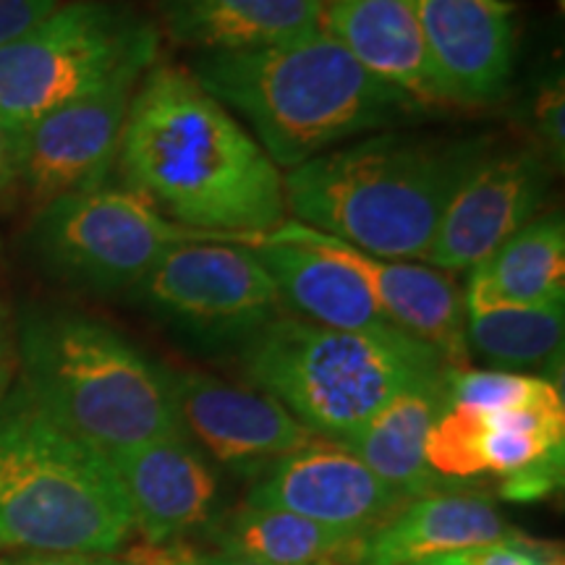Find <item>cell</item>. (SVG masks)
<instances>
[{"label":"cell","instance_id":"obj_24","mask_svg":"<svg viewBox=\"0 0 565 565\" xmlns=\"http://www.w3.org/2000/svg\"><path fill=\"white\" fill-rule=\"evenodd\" d=\"M366 536L288 511L244 505L223 521L217 545L270 565H362Z\"/></svg>","mask_w":565,"mask_h":565},{"label":"cell","instance_id":"obj_23","mask_svg":"<svg viewBox=\"0 0 565 565\" xmlns=\"http://www.w3.org/2000/svg\"><path fill=\"white\" fill-rule=\"evenodd\" d=\"M463 299L536 307L565 301V223L561 212L536 215L482 265L469 270Z\"/></svg>","mask_w":565,"mask_h":565},{"label":"cell","instance_id":"obj_11","mask_svg":"<svg viewBox=\"0 0 565 565\" xmlns=\"http://www.w3.org/2000/svg\"><path fill=\"white\" fill-rule=\"evenodd\" d=\"M171 385L183 437L238 477H263L280 458L317 440L307 424L263 391L200 372H171Z\"/></svg>","mask_w":565,"mask_h":565},{"label":"cell","instance_id":"obj_10","mask_svg":"<svg viewBox=\"0 0 565 565\" xmlns=\"http://www.w3.org/2000/svg\"><path fill=\"white\" fill-rule=\"evenodd\" d=\"M563 395L505 412H477L445 401L427 437V463L445 484L494 475L511 500L553 492L563 477Z\"/></svg>","mask_w":565,"mask_h":565},{"label":"cell","instance_id":"obj_16","mask_svg":"<svg viewBox=\"0 0 565 565\" xmlns=\"http://www.w3.org/2000/svg\"><path fill=\"white\" fill-rule=\"evenodd\" d=\"M422 38L445 105L500 103L515 63L511 0H414Z\"/></svg>","mask_w":565,"mask_h":565},{"label":"cell","instance_id":"obj_33","mask_svg":"<svg viewBox=\"0 0 565 565\" xmlns=\"http://www.w3.org/2000/svg\"><path fill=\"white\" fill-rule=\"evenodd\" d=\"M200 565H270L265 561H257V557L242 555V553H228V550H221V553L200 557Z\"/></svg>","mask_w":565,"mask_h":565},{"label":"cell","instance_id":"obj_9","mask_svg":"<svg viewBox=\"0 0 565 565\" xmlns=\"http://www.w3.org/2000/svg\"><path fill=\"white\" fill-rule=\"evenodd\" d=\"M139 309L202 351H246L286 315L278 288L254 252L233 242L168 249L131 288Z\"/></svg>","mask_w":565,"mask_h":565},{"label":"cell","instance_id":"obj_29","mask_svg":"<svg viewBox=\"0 0 565 565\" xmlns=\"http://www.w3.org/2000/svg\"><path fill=\"white\" fill-rule=\"evenodd\" d=\"M58 6L61 0H0V47L38 26Z\"/></svg>","mask_w":565,"mask_h":565},{"label":"cell","instance_id":"obj_13","mask_svg":"<svg viewBox=\"0 0 565 565\" xmlns=\"http://www.w3.org/2000/svg\"><path fill=\"white\" fill-rule=\"evenodd\" d=\"M553 166L540 150L487 152L445 210L427 265L469 273L534 221L553 186Z\"/></svg>","mask_w":565,"mask_h":565},{"label":"cell","instance_id":"obj_1","mask_svg":"<svg viewBox=\"0 0 565 565\" xmlns=\"http://www.w3.org/2000/svg\"><path fill=\"white\" fill-rule=\"evenodd\" d=\"M121 186L181 228L231 242L286 221L282 171L186 68L152 63L118 145Z\"/></svg>","mask_w":565,"mask_h":565},{"label":"cell","instance_id":"obj_2","mask_svg":"<svg viewBox=\"0 0 565 565\" xmlns=\"http://www.w3.org/2000/svg\"><path fill=\"white\" fill-rule=\"evenodd\" d=\"M186 71L242 118L282 173L429 113L370 74L324 30L254 51L194 53Z\"/></svg>","mask_w":565,"mask_h":565},{"label":"cell","instance_id":"obj_14","mask_svg":"<svg viewBox=\"0 0 565 565\" xmlns=\"http://www.w3.org/2000/svg\"><path fill=\"white\" fill-rule=\"evenodd\" d=\"M267 236L312 246L338 259L359 275L395 328L435 349L454 370L469 366V349L463 338V294L448 278V273L433 265L372 257L291 217L267 231Z\"/></svg>","mask_w":565,"mask_h":565},{"label":"cell","instance_id":"obj_19","mask_svg":"<svg viewBox=\"0 0 565 565\" xmlns=\"http://www.w3.org/2000/svg\"><path fill=\"white\" fill-rule=\"evenodd\" d=\"M270 275L282 307L301 320L335 330H398L349 267L296 242L252 236L244 242ZM404 333V330H401Z\"/></svg>","mask_w":565,"mask_h":565},{"label":"cell","instance_id":"obj_21","mask_svg":"<svg viewBox=\"0 0 565 565\" xmlns=\"http://www.w3.org/2000/svg\"><path fill=\"white\" fill-rule=\"evenodd\" d=\"M521 536L487 498L433 492L408 500L366 536L362 565H422L435 555Z\"/></svg>","mask_w":565,"mask_h":565},{"label":"cell","instance_id":"obj_6","mask_svg":"<svg viewBox=\"0 0 565 565\" xmlns=\"http://www.w3.org/2000/svg\"><path fill=\"white\" fill-rule=\"evenodd\" d=\"M244 370L317 437L345 443L401 391L448 364L401 330H335L280 315L246 345Z\"/></svg>","mask_w":565,"mask_h":565},{"label":"cell","instance_id":"obj_4","mask_svg":"<svg viewBox=\"0 0 565 565\" xmlns=\"http://www.w3.org/2000/svg\"><path fill=\"white\" fill-rule=\"evenodd\" d=\"M21 387L68 435L113 458L181 437L171 370L95 317L32 309L19 324Z\"/></svg>","mask_w":565,"mask_h":565},{"label":"cell","instance_id":"obj_20","mask_svg":"<svg viewBox=\"0 0 565 565\" xmlns=\"http://www.w3.org/2000/svg\"><path fill=\"white\" fill-rule=\"evenodd\" d=\"M158 13L189 51L233 53L322 32L324 0H158Z\"/></svg>","mask_w":565,"mask_h":565},{"label":"cell","instance_id":"obj_17","mask_svg":"<svg viewBox=\"0 0 565 565\" xmlns=\"http://www.w3.org/2000/svg\"><path fill=\"white\" fill-rule=\"evenodd\" d=\"M129 498L134 526L150 547H166L210 521L217 477L186 437L152 440L108 458Z\"/></svg>","mask_w":565,"mask_h":565},{"label":"cell","instance_id":"obj_27","mask_svg":"<svg viewBox=\"0 0 565 565\" xmlns=\"http://www.w3.org/2000/svg\"><path fill=\"white\" fill-rule=\"evenodd\" d=\"M565 92L563 76H555L536 89L534 97V129L542 139V152L547 162L561 171L565 160Z\"/></svg>","mask_w":565,"mask_h":565},{"label":"cell","instance_id":"obj_31","mask_svg":"<svg viewBox=\"0 0 565 565\" xmlns=\"http://www.w3.org/2000/svg\"><path fill=\"white\" fill-rule=\"evenodd\" d=\"M19 175V131L0 121V189Z\"/></svg>","mask_w":565,"mask_h":565},{"label":"cell","instance_id":"obj_7","mask_svg":"<svg viewBox=\"0 0 565 565\" xmlns=\"http://www.w3.org/2000/svg\"><path fill=\"white\" fill-rule=\"evenodd\" d=\"M160 30L118 0H71L0 47V121L26 129L61 105L141 79L158 63Z\"/></svg>","mask_w":565,"mask_h":565},{"label":"cell","instance_id":"obj_22","mask_svg":"<svg viewBox=\"0 0 565 565\" xmlns=\"http://www.w3.org/2000/svg\"><path fill=\"white\" fill-rule=\"evenodd\" d=\"M445 372L419 380L380 408L356 435L341 443L356 454L387 487L408 500L448 487L427 463V437L448 393Z\"/></svg>","mask_w":565,"mask_h":565},{"label":"cell","instance_id":"obj_5","mask_svg":"<svg viewBox=\"0 0 565 565\" xmlns=\"http://www.w3.org/2000/svg\"><path fill=\"white\" fill-rule=\"evenodd\" d=\"M134 515L100 450L68 435L24 387L0 401V547L110 555Z\"/></svg>","mask_w":565,"mask_h":565},{"label":"cell","instance_id":"obj_26","mask_svg":"<svg viewBox=\"0 0 565 565\" xmlns=\"http://www.w3.org/2000/svg\"><path fill=\"white\" fill-rule=\"evenodd\" d=\"M445 393L454 404L477 408V412H505L545 404L563 395L550 380L534 374H519L505 370H454L445 372Z\"/></svg>","mask_w":565,"mask_h":565},{"label":"cell","instance_id":"obj_32","mask_svg":"<svg viewBox=\"0 0 565 565\" xmlns=\"http://www.w3.org/2000/svg\"><path fill=\"white\" fill-rule=\"evenodd\" d=\"M134 565H200V555L186 547H150V555H134Z\"/></svg>","mask_w":565,"mask_h":565},{"label":"cell","instance_id":"obj_18","mask_svg":"<svg viewBox=\"0 0 565 565\" xmlns=\"http://www.w3.org/2000/svg\"><path fill=\"white\" fill-rule=\"evenodd\" d=\"M322 30L370 74L404 92L422 108L445 105L414 0H324Z\"/></svg>","mask_w":565,"mask_h":565},{"label":"cell","instance_id":"obj_3","mask_svg":"<svg viewBox=\"0 0 565 565\" xmlns=\"http://www.w3.org/2000/svg\"><path fill=\"white\" fill-rule=\"evenodd\" d=\"M484 154L482 139L370 134L282 173L286 212L372 257L427 263L445 210Z\"/></svg>","mask_w":565,"mask_h":565},{"label":"cell","instance_id":"obj_34","mask_svg":"<svg viewBox=\"0 0 565 565\" xmlns=\"http://www.w3.org/2000/svg\"><path fill=\"white\" fill-rule=\"evenodd\" d=\"M9 377H11V362H9V341H6L3 320H0V401L9 393Z\"/></svg>","mask_w":565,"mask_h":565},{"label":"cell","instance_id":"obj_15","mask_svg":"<svg viewBox=\"0 0 565 565\" xmlns=\"http://www.w3.org/2000/svg\"><path fill=\"white\" fill-rule=\"evenodd\" d=\"M406 503L345 445L322 437L270 466L246 500L362 534H372Z\"/></svg>","mask_w":565,"mask_h":565},{"label":"cell","instance_id":"obj_28","mask_svg":"<svg viewBox=\"0 0 565 565\" xmlns=\"http://www.w3.org/2000/svg\"><path fill=\"white\" fill-rule=\"evenodd\" d=\"M422 565H557L553 557L542 555L534 542L515 536V540L492 542V545L466 547L456 553L435 555Z\"/></svg>","mask_w":565,"mask_h":565},{"label":"cell","instance_id":"obj_30","mask_svg":"<svg viewBox=\"0 0 565 565\" xmlns=\"http://www.w3.org/2000/svg\"><path fill=\"white\" fill-rule=\"evenodd\" d=\"M0 565H134V561L97 553H21L0 557Z\"/></svg>","mask_w":565,"mask_h":565},{"label":"cell","instance_id":"obj_8","mask_svg":"<svg viewBox=\"0 0 565 565\" xmlns=\"http://www.w3.org/2000/svg\"><path fill=\"white\" fill-rule=\"evenodd\" d=\"M30 242L55 278L84 291L116 294L131 291L173 246L231 238L181 228L126 186L103 183L42 204Z\"/></svg>","mask_w":565,"mask_h":565},{"label":"cell","instance_id":"obj_25","mask_svg":"<svg viewBox=\"0 0 565 565\" xmlns=\"http://www.w3.org/2000/svg\"><path fill=\"white\" fill-rule=\"evenodd\" d=\"M565 301L521 303L463 299V338L469 353L513 372L545 364L563 345Z\"/></svg>","mask_w":565,"mask_h":565},{"label":"cell","instance_id":"obj_12","mask_svg":"<svg viewBox=\"0 0 565 565\" xmlns=\"http://www.w3.org/2000/svg\"><path fill=\"white\" fill-rule=\"evenodd\" d=\"M137 84L139 79L113 82L19 131L17 181L40 207L103 186L116 166Z\"/></svg>","mask_w":565,"mask_h":565}]
</instances>
